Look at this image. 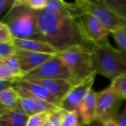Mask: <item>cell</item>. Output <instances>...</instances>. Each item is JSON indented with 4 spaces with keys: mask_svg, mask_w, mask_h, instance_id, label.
<instances>
[{
    "mask_svg": "<svg viewBox=\"0 0 126 126\" xmlns=\"http://www.w3.org/2000/svg\"><path fill=\"white\" fill-rule=\"evenodd\" d=\"M77 18L47 10L37 11V31L40 41H45L58 52L77 46H88L80 32Z\"/></svg>",
    "mask_w": 126,
    "mask_h": 126,
    "instance_id": "cell-1",
    "label": "cell"
},
{
    "mask_svg": "<svg viewBox=\"0 0 126 126\" xmlns=\"http://www.w3.org/2000/svg\"><path fill=\"white\" fill-rule=\"evenodd\" d=\"M1 21L9 28L13 38L40 40L37 31V11L27 7L23 0H15Z\"/></svg>",
    "mask_w": 126,
    "mask_h": 126,
    "instance_id": "cell-2",
    "label": "cell"
},
{
    "mask_svg": "<svg viewBox=\"0 0 126 126\" xmlns=\"http://www.w3.org/2000/svg\"><path fill=\"white\" fill-rule=\"evenodd\" d=\"M94 72L111 81L126 73V53L114 49L109 42L92 44L89 48Z\"/></svg>",
    "mask_w": 126,
    "mask_h": 126,
    "instance_id": "cell-3",
    "label": "cell"
},
{
    "mask_svg": "<svg viewBox=\"0 0 126 126\" xmlns=\"http://www.w3.org/2000/svg\"><path fill=\"white\" fill-rule=\"evenodd\" d=\"M89 48L83 45L77 46L57 54L70 72L74 86L96 73L93 68Z\"/></svg>",
    "mask_w": 126,
    "mask_h": 126,
    "instance_id": "cell-4",
    "label": "cell"
},
{
    "mask_svg": "<svg viewBox=\"0 0 126 126\" xmlns=\"http://www.w3.org/2000/svg\"><path fill=\"white\" fill-rule=\"evenodd\" d=\"M75 3L82 12L95 17L109 33L126 27V21L117 16L101 0H77Z\"/></svg>",
    "mask_w": 126,
    "mask_h": 126,
    "instance_id": "cell-5",
    "label": "cell"
},
{
    "mask_svg": "<svg viewBox=\"0 0 126 126\" xmlns=\"http://www.w3.org/2000/svg\"><path fill=\"white\" fill-rule=\"evenodd\" d=\"M76 19L81 35L88 46L109 43V32L92 15L82 12Z\"/></svg>",
    "mask_w": 126,
    "mask_h": 126,
    "instance_id": "cell-6",
    "label": "cell"
},
{
    "mask_svg": "<svg viewBox=\"0 0 126 126\" xmlns=\"http://www.w3.org/2000/svg\"><path fill=\"white\" fill-rule=\"evenodd\" d=\"M123 100L109 86L97 92L96 120L103 123L109 120H117Z\"/></svg>",
    "mask_w": 126,
    "mask_h": 126,
    "instance_id": "cell-7",
    "label": "cell"
},
{
    "mask_svg": "<svg viewBox=\"0 0 126 126\" xmlns=\"http://www.w3.org/2000/svg\"><path fill=\"white\" fill-rule=\"evenodd\" d=\"M25 76L41 79L66 80L73 84L70 72L57 55L52 57L38 68L30 72Z\"/></svg>",
    "mask_w": 126,
    "mask_h": 126,
    "instance_id": "cell-8",
    "label": "cell"
},
{
    "mask_svg": "<svg viewBox=\"0 0 126 126\" xmlns=\"http://www.w3.org/2000/svg\"><path fill=\"white\" fill-rule=\"evenodd\" d=\"M96 75L97 73L74 86L59 102L58 109L64 112L77 111L79 106L92 89Z\"/></svg>",
    "mask_w": 126,
    "mask_h": 126,
    "instance_id": "cell-9",
    "label": "cell"
},
{
    "mask_svg": "<svg viewBox=\"0 0 126 126\" xmlns=\"http://www.w3.org/2000/svg\"><path fill=\"white\" fill-rule=\"evenodd\" d=\"M16 57L18 61L20 68L24 75H27L34 69L38 68L52 57L55 55H49L44 53H38L16 48L15 52Z\"/></svg>",
    "mask_w": 126,
    "mask_h": 126,
    "instance_id": "cell-10",
    "label": "cell"
},
{
    "mask_svg": "<svg viewBox=\"0 0 126 126\" xmlns=\"http://www.w3.org/2000/svg\"><path fill=\"white\" fill-rule=\"evenodd\" d=\"M29 82L41 85L47 89L54 97H55L60 102L61 99L69 92L74 85L66 80H53V79H41L24 76L23 78Z\"/></svg>",
    "mask_w": 126,
    "mask_h": 126,
    "instance_id": "cell-11",
    "label": "cell"
},
{
    "mask_svg": "<svg viewBox=\"0 0 126 126\" xmlns=\"http://www.w3.org/2000/svg\"><path fill=\"white\" fill-rule=\"evenodd\" d=\"M97 92L92 89L89 92L78 109L80 126H86L96 120Z\"/></svg>",
    "mask_w": 126,
    "mask_h": 126,
    "instance_id": "cell-12",
    "label": "cell"
},
{
    "mask_svg": "<svg viewBox=\"0 0 126 126\" xmlns=\"http://www.w3.org/2000/svg\"><path fill=\"white\" fill-rule=\"evenodd\" d=\"M13 42L17 49L49 55H57L59 52L48 43L33 39H19L13 38Z\"/></svg>",
    "mask_w": 126,
    "mask_h": 126,
    "instance_id": "cell-13",
    "label": "cell"
},
{
    "mask_svg": "<svg viewBox=\"0 0 126 126\" xmlns=\"http://www.w3.org/2000/svg\"><path fill=\"white\" fill-rule=\"evenodd\" d=\"M14 84L26 89L27 91H28L33 95H35L41 99H43V100L50 103L51 104H53L58 107L59 101L58 100V99L55 97H54L47 89H46L44 87L41 86V85L29 82L24 79L16 80L14 82Z\"/></svg>",
    "mask_w": 126,
    "mask_h": 126,
    "instance_id": "cell-14",
    "label": "cell"
},
{
    "mask_svg": "<svg viewBox=\"0 0 126 126\" xmlns=\"http://www.w3.org/2000/svg\"><path fill=\"white\" fill-rule=\"evenodd\" d=\"M29 117L17 106L0 114V126H27Z\"/></svg>",
    "mask_w": 126,
    "mask_h": 126,
    "instance_id": "cell-15",
    "label": "cell"
},
{
    "mask_svg": "<svg viewBox=\"0 0 126 126\" xmlns=\"http://www.w3.org/2000/svg\"><path fill=\"white\" fill-rule=\"evenodd\" d=\"M13 86L17 89L20 97L28 98V99H30L31 100L33 101V103L35 105V114L52 111L58 109V106H56L53 104H51L50 103L33 95L32 94H31L30 92H29L26 89H24L20 86H18L15 85L14 83H13Z\"/></svg>",
    "mask_w": 126,
    "mask_h": 126,
    "instance_id": "cell-16",
    "label": "cell"
},
{
    "mask_svg": "<svg viewBox=\"0 0 126 126\" xmlns=\"http://www.w3.org/2000/svg\"><path fill=\"white\" fill-rule=\"evenodd\" d=\"M20 98L17 89L13 86L0 92V102L7 109L16 108Z\"/></svg>",
    "mask_w": 126,
    "mask_h": 126,
    "instance_id": "cell-17",
    "label": "cell"
},
{
    "mask_svg": "<svg viewBox=\"0 0 126 126\" xmlns=\"http://www.w3.org/2000/svg\"><path fill=\"white\" fill-rule=\"evenodd\" d=\"M117 16L126 21V0H101Z\"/></svg>",
    "mask_w": 126,
    "mask_h": 126,
    "instance_id": "cell-18",
    "label": "cell"
},
{
    "mask_svg": "<svg viewBox=\"0 0 126 126\" xmlns=\"http://www.w3.org/2000/svg\"><path fill=\"white\" fill-rule=\"evenodd\" d=\"M1 61L4 63V65L7 67V69L10 70V72L12 73V75L16 78V80L21 79L25 76L24 73L21 71L20 68L18 61L15 55L8 58L1 59Z\"/></svg>",
    "mask_w": 126,
    "mask_h": 126,
    "instance_id": "cell-19",
    "label": "cell"
},
{
    "mask_svg": "<svg viewBox=\"0 0 126 126\" xmlns=\"http://www.w3.org/2000/svg\"><path fill=\"white\" fill-rule=\"evenodd\" d=\"M110 86L123 100H126V73L113 80Z\"/></svg>",
    "mask_w": 126,
    "mask_h": 126,
    "instance_id": "cell-20",
    "label": "cell"
},
{
    "mask_svg": "<svg viewBox=\"0 0 126 126\" xmlns=\"http://www.w3.org/2000/svg\"><path fill=\"white\" fill-rule=\"evenodd\" d=\"M60 126H80L78 112H63Z\"/></svg>",
    "mask_w": 126,
    "mask_h": 126,
    "instance_id": "cell-21",
    "label": "cell"
},
{
    "mask_svg": "<svg viewBox=\"0 0 126 126\" xmlns=\"http://www.w3.org/2000/svg\"><path fill=\"white\" fill-rule=\"evenodd\" d=\"M121 51L126 53V27H121L111 33Z\"/></svg>",
    "mask_w": 126,
    "mask_h": 126,
    "instance_id": "cell-22",
    "label": "cell"
},
{
    "mask_svg": "<svg viewBox=\"0 0 126 126\" xmlns=\"http://www.w3.org/2000/svg\"><path fill=\"white\" fill-rule=\"evenodd\" d=\"M18 107L29 117L35 114V105L30 99L21 97Z\"/></svg>",
    "mask_w": 126,
    "mask_h": 126,
    "instance_id": "cell-23",
    "label": "cell"
},
{
    "mask_svg": "<svg viewBox=\"0 0 126 126\" xmlns=\"http://www.w3.org/2000/svg\"><path fill=\"white\" fill-rule=\"evenodd\" d=\"M16 47L13 41L0 42V59L10 57L15 54Z\"/></svg>",
    "mask_w": 126,
    "mask_h": 126,
    "instance_id": "cell-24",
    "label": "cell"
},
{
    "mask_svg": "<svg viewBox=\"0 0 126 126\" xmlns=\"http://www.w3.org/2000/svg\"><path fill=\"white\" fill-rule=\"evenodd\" d=\"M51 111L37 114L29 117L27 126H41L46 123L49 117Z\"/></svg>",
    "mask_w": 126,
    "mask_h": 126,
    "instance_id": "cell-25",
    "label": "cell"
},
{
    "mask_svg": "<svg viewBox=\"0 0 126 126\" xmlns=\"http://www.w3.org/2000/svg\"><path fill=\"white\" fill-rule=\"evenodd\" d=\"M63 112L64 111L59 109L51 111L49 117L47 122V126H60Z\"/></svg>",
    "mask_w": 126,
    "mask_h": 126,
    "instance_id": "cell-26",
    "label": "cell"
},
{
    "mask_svg": "<svg viewBox=\"0 0 126 126\" xmlns=\"http://www.w3.org/2000/svg\"><path fill=\"white\" fill-rule=\"evenodd\" d=\"M23 2L30 9L40 11L45 9L47 0H23Z\"/></svg>",
    "mask_w": 126,
    "mask_h": 126,
    "instance_id": "cell-27",
    "label": "cell"
},
{
    "mask_svg": "<svg viewBox=\"0 0 126 126\" xmlns=\"http://www.w3.org/2000/svg\"><path fill=\"white\" fill-rule=\"evenodd\" d=\"M0 79L4 80H10L13 82L16 80V78L12 75V73L4 65L1 59H0Z\"/></svg>",
    "mask_w": 126,
    "mask_h": 126,
    "instance_id": "cell-28",
    "label": "cell"
},
{
    "mask_svg": "<svg viewBox=\"0 0 126 126\" xmlns=\"http://www.w3.org/2000/svg\"><path fill=\"white\" fill-rule=\"evenodd\" d=\"M13 35L9 28L6 25L0 28V42L10 41H13Z\"/></svg>",
    "mask_w": 126,
    "mask_h": 126,
    "instance_id": "cell-29",
    "label": "cell"
},
{
    "mask_svg": "<svg viewBox=\"0 0 126 126\" xmlns=\"http://www.w3.org/2000/svg\"><path fill=\"white\" fill-rule=\"evenodd\" d=\"M14 3V0H0V17L8 11Z\"/></svg>",
    "mask_w": 126,
    "mask_h": 126,
    "instance_id": "cell-30",
    "label": "cell"
},
{
    "mask_svg": "<svg viewBox=\"0 0 126 126\" xmlns=\"http://www.w3.org/2000/svg\"><path fill=\"white\" fill-rule=\"evenodd\" d=\"M117 121L120 126H126V105L121 114H119Z\"/></svg>",
    "mask_w": 126,
    "mask_h": 126,
    "instance_id": "cell-31",
    "label": "cell"
},
{
    "mask_svg": "<svg viewBox=\"0 0 126 126\" xmlns=\"http://www.w3.org/2000/svg\"><path fill=\"white\" fill-rule=\"evenodd\" d=\"M14 82L10 81V80H1L0 79V92L4 91V89L10 88L13 86Z\"/></svg>",
    "mask_w": 126,
    "mask_h": 126,
    "instance_id": "cell-32",
    "label": "cell"
},
{
    "mask_svg": "<svg viewBox=\"0 0 126 126\" xmlns=\"http://www.w3.org/2000/svg\"><path fill=\"white\" fill-rule=\"evenodd\" d=\"M103 126H120L117 120H109L106 122H104Z\"/></svg>",
    "mask_w": 126,
    "mask_h": 126,
    "instance_id": "cell-33",
    "label": "cell"
},
{
    "mask_svg": "<svg viewBox=\"0 0 126 126\" xmlns=\"http://www.w3.org/2000/svg\"><path fill=\"white\" fill-rule=\"evenodd\" d=\"M103 126V124L100 122H98L97 120H95L94 122H93L92 123L89 124V125H86V126Z\"/></svg>",
    "mask_w": 126,
    "mask_h": 126,
    "instance_id": "cell-34",
    "label": "cell"
},
{
    "mask_svg": "<svg viewBox=\"0 0 126 126\" xmlns=\"http://www.w3.org/2000/svg\"><path fill=\"white\" fill-rule=\"evenodd\" d=\"M7 110H9V109H7L4 106H3L1 103V102H0V114H2V113H4V112H5V111H7Z\"/></svg>",
    "mask_w": 126,
    "mask_h": 126,
    "instance_id": "cell-35",
    "label": "cell"
},
{
    "mask_svg": "<svg viewBox=\"0 0 126 126\" xmlns=\"http://www.w3.org/2000/svg\"><path fill=\"white\" fill-rule=\"evenodd\" d=\"M4 25H5V24H4V23H2V22H1V21H0V28H1L2 27H4Z\"/></svg>",
    "mask_w": 126,
    "mask_h": 126,
    "instance_id": "cell-36",
    "label": "cell"
},
{
    "mask_svg": "<svg viewBox=\"0 0 126 126\" xmlns=\"http://www.w3.org/2000/svg\"><path fill=\"white\" fill-rule=\"evenodd\" d=\"M42 126H43V125H42Z\"/></svg>",
    "mask_w": 126,
    "mask_h": 126,
    "instance_id": "cell-37",
    "label": "cell"
}]
</instances>
